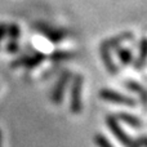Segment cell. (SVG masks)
<instances>
[{"instance_id": "6da1fadb", "label": "cell", "mask_w": 147, "mask_h": 147, "mask_svg": "<svg viewBox=\"0 0 147 147\" xmlns=\"http://www.w3.org/2000/svg\"><path fill=\"white\" fill-rule=\"evenodd\" d=\"M106 124H107V127H109V129L112 132V134L116 137V140L120 141V142L124 145V147H140L138 141H134L133 138H130L129 136L127 134V132L120 127L119 120H117L116 116L109 115V116L106 117Z\"/></svg>"}, {"instance_id": "7a4b0ae2", "label": "cell", "mask_w": 147, "mask_h": 147, "mask_svg": "<svg viewBox=\"0 0 147 147\" xmlns=\"http://www.w3.org/2000/svg\"><path fill=\"white\" fill-rule=\"evenodd\" d=\"M84 78L80 74L74 76L71 85V99H70V110L72 114H80L83 110V101H81V92H83Z\"/></svg>"}, {"instance_id": "3957f363", "label": "cell", "mask_w": 147, "mask_h": 147, "mask_svg": "<svg viewBox=\"0 0 147 147\" xmlns=\"http://www.w3.org/2000/svg\"><path fill=\"white\" fill-rule=\"evenodd\" d=\"M99 97L103 101L111 102V103H117V105H124L128 107H134L137 102L129 96L121 94L119 92H115L112 89H101L99 90Z\"/></svg>"}, {"instance_id": "277c9868", "label": "cell", "mask_w": 147, "mask_h": 147, "mask_svg": "<svg viewBox=\"0 0 147 147\" xmlns=\"http://www.w3.org/2000/svg\"><path fill=\"white\" fill-rule=\"evenodd\" d=\"M34 28H36L41 35H44L48 40H51L52 43H59V41L63 40L67 35L65 30L56 28L45 22H36L35 25H34Z\"/></svg>"}, {"instance_id": "5b68a950", "label": "cell", "mask_w": 147, "mask_h": 147, "mask_svg": "<svg viewBox=\"0 0 147 147\" xmlns=\"http://www.w3.org/2000/svg\"><path fill=\"white\" fill-rule=\"evenodd\" d=\"M70 79H71V72L70 71H63L62 75L59 76V79L56 83V86H54L53 92H52V101H53V103L59 105L62 102L63 94H65V89H66Z\"/></svg>"}, {"instance_id": "8992f818", "label": "cell", "mask_w": 147, "mask_h": 147, "mask_svg": "<svg viewBox=\"0 0 147 147\" xmlns=\"http://www.w3.org/2000/svg\"><path fill=\"white\" fill-rule=\"evenodd\" d=\"M130 39H133V32H130V31L117 34V35L112 36V38L103 40L99 48H105V49H110V51H111L112 48L114 49L117 48V47H120V44H123L127 40H130Z\"/></svg>"}, {"instance_id": "52a82bcc", "label": "cell", "mask_w": 147, "mask_h": 147, "mask_svg": "<svg viewBox=\"0 0 147 147\" xmlns=\"http://www.w3.org/2000/svg\"><path fill=\"white\" fill-rule=\"evenodd\" d=\"M99 53H101V59H102V62H103V65H105V67H106L107 71L114 76L117 75L119 69H117V66L115 65L114 59H112L111 53H110V49L99 48Z\"/></svg>"}, {"instance_id": "ba28073f", "label": "cell", "mask_w": 147, "mask_h": 147, "mask_svg": "<svg viewBox=\"0 0 147 147\" xmlns=\"http://www.w3.org/2000/svg\"><path fill=\"white\" fill-rule=\"evenodd\" d=\"M125 85H127V88L129 89V90H132V92H134L136 94H138L140 101L142 102V105L145 106V109H147V89L145 88V86L141 85L140 83H137V81H134V80L127 81Z\"/></svg>"}, {"instance_id": "9c48e42d", "label": "cell", "mask_w": 147, "mask_h": 147, "mask_svg": "<svg viewBox=\"0 0 147 147\" xmlns=\"http://www.w3.org/2000/svg\"><path fill=\"white\" fill-rule=\"evenodd\" d=\"M147 65V38L143 36L140 41V53L134 62L136 70H142Z\"/></svg>"}, {"instance_id": "30bf717a", "label": "cell", "mask_w": 147, "mask_h": 147, "mask_svg": "<svg viewBox=\"0 0 147 147\" xmlns=\"http://www.w3.org/2000/svg\"><path fill=\"white\" fill-rule=\"evenodd\" d=\"M117 120H120V121L125 123V124H128L129 127L134 128V129H138V128L142 127V120L138 119L137 116H134V115L132 114H127V112H120V114L116 115Z\"/></svg>"}, {"instance_id": "8fae6325", "label": "cell", "mask_w": 147, "mask_h": 147, "mask_svg": "<svg viewBox=\"0 0 147 147\" xmlns=\"http://www.w3.org/2000/svg\"><path fill=\"white\" fill-rule=\"evenodd\" d=\"M115 51H116V56H117V58L120 59L123 66L128 67L132 65L133 54H132V51H130V49L123 48V47H117V48H115Z\"/></svg>"}, {"instance_id": "7c38bea8", "label": "cell", "mask_w": 147, "mask_h": 147, "mask_svg": "<svg viewBox=\"0 0 147 147\" xmlns=\"http://www.w3.org/2000/svg\"><path fill=\"white\" fill-rule=\"evenodd\" d=\"M45 58H47V56L44 53L36 52V53L32 54V56L26 57V62H25V66L23 67H25V69H35V67H38Z\"/></svg>"}, {"instance_id": "4fadbf2b", "label": "cell", "mask_w": 147, "mask_h": 147, "mask_svg": "<svg viewBox=\"0 0 147 147\" xmlns=\"http://www.w3.org/2000/svg\"><path fill=\"white\" fill-rule=\"evenodd\" d=\"M74 57H75V53H72V52H66V51H56L49 54V59H52L53 62L67 61V59H71Z\"/></svg>"}, {"instance_id": "5bb4252c", "label": "cell", "mask_w": 147, "mask_h": 147, "mask_svg": "<svg viewBox=\"0 0 147 147\" xmlns=\"http://www.w3.org/2000/svg\"><path fill=\"white\" fill-rule=\"evenodd\" d=\"M7 36L9 40H16L18 41L21 36V30H20V26L17 23H9L7 25Z\"/></svg>"}, {"instance_id": "9a60e30c", "label": "cell", "mask_w": 147, "mask_h": 147, "mask_svg": "<svg viewBox=\"0 0 147 147\" xmlns=\"http://www.w3.org/2000/svg\"><path fill=\"white\" fill-rule=\"evenodd\" d=\"M94 142H96V145L98 147H114L112 143L110 142L103 134H96V137H94Z\"/></svg>"}, {"instance_id": "2e32d148", "label": "cell", "mask_w": 147, "mask_h": 147, "mask_svg": "<svg viewBox=\"0 0 147 147\" xmlns=\"http://www.w3.org/2000/svg\"><path fill=\"white\" fill-rule=\"evenodd\" d=\"M5 49H7L8 53H17V52L20 51V44L16 40H8V44H7V47H5Z\"/></svg>"}, {"instance_id": "e0dca14e", "label": "cell", "mask_w": 147, "mask_h": 147, "mask_svg": "<svg viewBox=\"0 0 147 147\" xmlns=\"http://www.w3.org/2000/svg\"><path fill=\"white\" fill-rule=\"evenodd\" d=\"M7 35V25L4 22H0V41L3 40V38H5Z\"/></svg>"}, {"instance_id": "ac0fdd59", "label": "cell", "mask_w": 147, "mask_h": 147, "mask_svg": "<svg viewBox=\"0 0 147 147\" xmlns=\"http://www.w3.org/2000/svg\"><path fill=\"white\" fill-rule=\"evenodd\" d=\"M138 143L142 147H147V136H141V137L138 138Z\"/></svg>"}, {"instance_id": "d6986e66", "label": "cell", "mask_w": 147, "mask_h": 147, "mask_svg": "<svg viewBox=\"0 0 147 147\" xmlns=\"http://www.w3.org/2000/svg\"><path fill=\"white\" fill-rule=\"evenodd\" d=\"M0 147H1V132H0Z\"/></svg>"}]
</instances>
